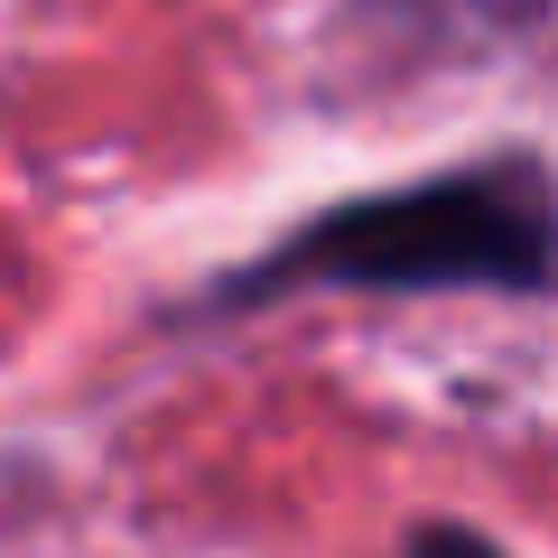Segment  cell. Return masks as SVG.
<instances>
[{"label": "cell", "mask_w": 558, "mask_h": 558, "mask_svg": "<svg viewBox=\"0 0 558 558\" xmlns=\"http://www.w3.org/2000/svg\"><path fill=\"white\" fill-rule=\"evenodd\" d=\"M299 289H494V299H539L558 289V168L539 149H484L447 178L354 196L307 215L289 242L252 270L215 279V307H270Z\"/></svg>", "instance_id": "6da1fadb"}, {"label": "cell", "mask_w": 558, "mask_h": 558, "mask_svg": "<svg viewBox=\"0 0 558 558\" xmlns=\"http://www.w3.org/2000/svg\"><path fill=\"white\" fill-rule=\"evenodd\" d=\"M400 558H502V549H494L484 531H465V521H418Z\"/></svg>", "instance_id": "7a4b0ae2"}, {"label": "cell", "mask_w": 558, "mask_h": 558, "mask_svg": "<svg viewBox=\"0 0 558 558\" xmlns=\"http://www.w3.org/2000/svg\"><path fill=\"white\" fill-rule=\"evenodd\" d=\"M457 10H475V20H494V28H531L549 0H457Z\"/></svg>", "instance_id": "3957f363"}]
</instances>
